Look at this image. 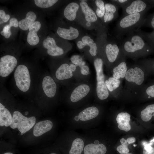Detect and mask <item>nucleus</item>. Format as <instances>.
Segmentation results:
<instances>
[{
    "label": "nucleus",
    "mask_w": 154,
    "mask_h": 154,
    "mask_svg": "<svg viewBox=\"0 0 154 154\" xmlns=\"http://www.w3.org/2000/svg\"><path fill=\"white\" fill-rule=\"evenodd\" d=\"M99 113L98 109L94 106L87 108L81 111L79 114L80 119L84 121L93 119L96 117Z\"/></svg>",
    "instance_id": "nucleus-20"
},
{
    "label": "nucleus",
    "mask_w": 154,
    "mask_h": 154,
    "mask_svg": "<svg viewBox=\"0 0 154 154\" xmlns=\"http://www.w3.org/2000/svg\"><path fill=\"white\" fill-rule=\"evenodd\" d=\"M79 8L78 4L76 3H69L64 9V17L68 20L73 21L76 17V13Z\"/></svg>",
    "instance_id": "nucleus-23"
},
{
    "label": "nucleus",
    "mask_w": 154,
    "mask_h": 154,
    "mask_svg": "<svg viewBox=\"0 0 154 154\" xmlns=\"http://www.w3.org/2000/svg\"><path fill=\"white\" fill-rule=\"evenodd\" d=\"M146 91L147 94L149 96L154 97V84L149 86Z\"/></svg>",
    "instance_id": "nucleus-40"
},
{
    "label": "nucleus",
    "mask_w": 154,
    "mask_h": 154,
    "mask_svg": "<svg viewBox=\"0 0 154 154\" xmlns=\"http://www.w3.org/2000/svg\"><path fill=\"white\" fill-rule=\"evenodd\" d=\"M139 29L127 34L120 44L121 50L131 55H146L154 51L140 33Z\"/></svg>",
    "instance_id": "nucleus-1"
},
{
    "label": "nucleus",
    "mask_w": 154,
    "mask_h": 154,
    "mask_svg": "<svg viewBox=\"0 0 154 154\" xmlns=\"http://www.w3.org/2000/svg\"><path fill=\"white\" fill-rule=\"evenodd\" d=\"M84 142L81 139L77 138L73 141L69 154H81L84 149Z\"/></svg>",
    "instance_id": "nucleus-25"
},
{
    "label": "nucleus",
    "mask_w": 154,
    "mask_h": 154,
    "mask_svg": "<svg viewBox=\"0 0 154 154\" xmlns=\"http://www.w3.org/2000/svg\"><path fill=\"white\" fill-rule=\"evenodd\" d=\"M95 3L96 7V13L97 16L100 18H103L105 13V4L102 0H96Z\"/></svg>",
    "instance_id": "nucleus-28"
},
{
    "label": "nucleus",
    "mask_w": 154,
    "mask_h": 154,
    "mask_svg": "<svg viewBox=\"0 0 154 154\" xmlns=\"http://www.w3.org/2000/svg\"><path fill=\"white\" fill-rule=\"evenodd\" d=\"M129 144H131L134 143L135 141V138L134 137H129L126 140Z\"/></svg>",
    "instance_id": "nucleus-45"
},
{
    "label": "nucleus",
    "mask_w": 154,
    "mask_h": 154,
    "mask_svg": "<svg viewBox=\"0 0 154 154\" xmlns=\"http://www.w3.org/2000/svg\"><path fill=\"white\" fill-rule=\"evenodd\" d=\"M127 71V67L125 62H120L118 65L113 69V77L119 79L125 77Z\"/></svg>",
    "instance_id": "nucleus-24"
},
{
    "label": "nucleus",
    "mask_w": 154,
    "mask_h": 154,
    "mask_svg": "<svg viewBox=\"0 0 154 154\" xmlns=\"http://www.w3.org/2000/svg\"><path fill=\"white\" fill-rule=\"evenodd\" d=\"M94 64L96 74L97 95L100 100H105L108 97L109 92L104 81L105 76L103 70V60L101 58H97L95 60Z\"/></svg>",
    "instance_id": "nucleus-5"
},
{
    "label": "nucleus",
    "mask_w": 154,
    "mask_h": 154,
    "mask_svg": "<svg viewBox=\"0 0 154 154\" xmlns=\"http://www.w3.org/2000/svg\"><path fill=\"white\" fill-rule=\"evenodd\" d=\"M86 26H88V27L90 26L91 25V23L89 22H87L86 23Z\"/></svg>",
    "instance_id": "nucleus-51"
},
{
    "label": "nucleus",
    "mask_w": 154,
    "mask_h": 154,
    "mask_svg": "<svg viewBox=\"0 0 154 154\" xmlns=\"http://www.w3.org/2000/svg\"><path fill=\"white\" fill-rule=\"evenodd\" d=\"M151 8V6L147 0H131L122 8V17L136 13H147Z\"/></svg>",
    "instance_id": "nucleus-6"
},
{
    "label": "nucleus",
    "mask_w": 154,
    "mask_h": 154,
    "mask_svg": "<svg viewBox=\"0 0 154 154\" xmlns=\"http://www.w3.org/2000/svg\"><path fill=\"white\" fill-rule=\"evenodd\" d=\"M80 5L86 21L92 23L95 22L97 21V17L95 13L89 7L86 2L81 1Z\"/></svg>",
    "instance_id": "nucleus-21"
},
{
    "label": "nucleus",
    "mask_w": 154,
    "mask_h": 154,
    "mask_svg": "<svg viewBox=\"0 0 154 154\" xmlns=\"http://www.w3.org/2000/svg\"><path fill=\"white\" fill-rule=\"evenodd\" d=\"M53 126V123L49 120L40 121L35 125L33 133V135L36 137H39L50 131Z\"/></svg>",
    "instance_id": "nucleus-12"
},
{
    "label": "nucleus",
    "mask_w": 154,
    "mask_h": 154,
    "mask_svg": "<svg viewBox=\"0 0 154 154\" xmlns=\"http://www.w3.org/2000/svg\"><path fill=\"white\" fill-rule=\"evenodd\" d=\"M12 117L9 110L1 103H0V125L10 126L12 122Z\"/></svg>",
    "instance_id": "nucleus-18"
},
{
    "label": "nucleus",
    "mask_w": 154,
    "mask_h": 154,
    "mask_svg": "<svg viewBox=\"0 0 154 154\" xmlns=\"http://www.w3.org/2000/svg\"><path fill=\"white\" fill-rule=\"evenodd\" d=\"M17 60L14 56L7 54L0 59V76L2 78L8 76L17 67Z\"/></svg>",
    "instance_id": "nucleus-7"
},
{
    "label": "nucleus",
    "mask_w": 154,
    "mask_h": 154,
    "mask_svg": "<svg viewBox=\"0 0 154 154\" xmlns=\"http://www.w3.org/2000/svg\"><path fill=\"white\" fill-rule=\"evenodd\" d=\"M82 41L85 46H90V48L96 45V43L94 42V40L88 36H84L82 38Z\"/></svg>",
    "instance_id": "nucleus-35"
},
{
    "label": "nucleus",
    "mask_w": 154,
    "mask_h": 154,
    "mask_svg": "<svg viewBox=\"0 0 154 154\" xmlns=\"http://www.w3.org/2000/svg\"><path fill=\"white\" fill-rule=\"evenodd\" d=\"M5 12L2 10H0V19H3L6 15Z\"/></svg>",
    "instance_id": "nucleus-46"
},
{
    "label": "nucleus",
    "mask_w": 154,
    "mask_h": 154,
    "mask_svg": "<svg viewBox=\"0 0 154 154\" xmlns=\"http://www.w3.org/2000/svg\"><path fill=\"white\" fill-rule=\"evenodd\" d=\"M119 44L116 42H109L106 44L105 52L107 58L111 63L114 62L118 58L120 50Z\"/></svg>",
    "instance_id": "nucleus-11"
},
{
    "label": "nucleus",
    "mask_w": 154,
    "mask_h": 154,
    "mask_svg": "<svg viewBox=\"0 0 154 154\" xmlns=\"http://www.w3.org/2000/svg\"><path fill=\"white\" fill-rule=\"evenodd\" d=\"M139 31L147 42L154 50V30L151 32H144L140 29Z\"/></svg>",
    "instance_id": "nucleus-29"
},
{
    "label": "nucleus",
    "mask_w": 154,
    "mask_h": 154,
    "mask_svg": "<svg viewBox=\"0 0 154 154\" xmlns=\"http://www.w3.org/2000/svg\"><path fill=\"white\" fill-rule=\"evenodd\" d=\"M50 154H57L54 153H50Z\"/></svg>",
    "instance_id": "nucleus-54"
},
{
    "label": "nucleus",
    "mask_w": 154,
    "mask_h": 154,
    "mask_svg": "<svg viewBox=\"0 0 154 154\" xmlns=\"http://www.w3.org/2000/svg\"><path fill=\"white\" fill-rule=\"evenodd\" d=\"M149 62L152 64L154 68V60L150 61Z\"/></svg>",
    "instance_id": "nucleus-50"
},
{
    "label": "nucleus",
    "mask_w": 154,
    "mask_h": 154,
    "mask_svg": "<svg viewBox=\"0 0 154 154\" xmlns=\"http://www.w3.org/2000/svg\"><path fill=\"white\" fill-rule=\"evenodd\" d=\"M39 40L37 32H29L27 37V41L29 44L32 46L36 45L39 42Z\"/></svg>",
    "instance_id": "nucleus-31"
},
{
    "label": "nucleus",
    "mask_w": 154,
    "mask_h": 154,
    "mask_svg": "<svg viewBox=\"0 0 154 154\" xmlns=\"http://www.w3.org/2000/svg\"><path fill=\"white\" fill-rule=\"evenodd\" d=\"M36 18L37 16L34 12L31 11L28 12L26 15L25 18L19 22V28L24 31L28 30L35 21Z\"/></svg>",
    "instance_id": "nucleus-22"
},
{
    "label": "nucleus",
    "mask_w": 154,
    "mask_h": 154,
    "mask_svg": "<svg viewBox=\"0 0 154 154\" xmlns=\"http://www.w3.org/2000/svg\"><path fill=\"white\" fill-rule=\"evenodd\" d=\"M70 60L76 66H79L80 67L85 65V61L83 60L81 56L78 55L72 56L70 58Z\"/></svg>",
    "instance_id": "nucleus-33"
},
{
    "label": "nucleus",
    "mask_w": 154,
    "mask_h": 154,
    "mask_svg": "<svg viewBox=\"0 0 154 154\" xmlns=\"http://www.w3.org/2000/svg\"><path fill=\"white\" fill-rule=\"evenodd\" d=\"M56 32L60 37L68 40L74 39L78 37L79 35L78 29L71 26L69 29L58 27Z\"/></svg>",
    "instance_id": "nucleus-15"
},
{
    "label": "nucleus",
    "mask_w": 154,
    "mask_h": 154,
    "mask_svg": "<svg viewBox=\"0 0 154 154\" xmlns=\"http://www.w3.org/2000/svg\"><path fill=\"white\" fill-rule=\"evenodd\" d=\"M84 154H105L107 151L106 146L102 143H90L86 145L84 149Z\"/></svg>",
    "instance_id": "nucleus-19"
},
{
    "label": "nucleus",
    "mask_w": 154,
    "mask_h": 154,
    "mask_svg": "<svg viewBox=\"0 0 154 154\" xmlns=\"http://www.w3.org/2000/svg\"><path fill=\"white\" fill-rule=\"evenodd\" d=\"M42 92L47 97H53L55 95L57 86L53 79L50 76L46 75L43 78L41 82Z\"/></svg>",
    "instance_id": "nucleus-8"
},
{
    "label": "nucleus",
    "mask_w": 154,
    "mask_h": 154,
    "mask_svg": "<svg viewBox=\"0 0 154 154\" xmlns=\"http://www.w3.org/2000/svg\"><path fill=\"white\" fill-rule=\"evenodd\" d=\"M105 84L107 89L112 92L118 88L120 84V81L113 77H110L108 80L105 81Z\"/></svg>",
    "instance_id": "nucleus-27"
},
{
    "label": "nucleus",
    "mask_w": 154,
    "mask_h": 154,
    "mask_svg": "<svg viewBox=\"0 0 154 154\" xmlns=\"http://www.w3.org/2000/svg\"><path fill=\"white\" fill-rule=\"evenodd\" d=\"M144 73L141 69L138 67L131 68L127 70L125 79L129 82H133L140 85L144 80Z\"/></svg>",
    "instance_id": "nucleus-9"
},
{
    "label": "nucleus",
    "mask_w": 154,
    "mask_h": 154,
    "mask_svg": "<svg viewBox=\"0 0 154 154\" xmlns=\"http://www.w3.org/2000/svg\"><path fill=\"white\" fill-rule=\"evenodd\" d=\"M130 115L126 112H121L117 116L116 120L118 123V127L120 129L128 131L131 129L129 123Z\"/></svg>",
    "instance_id": "nucleus-16"
},
{
    "label": "nucleus",
    "mask_w": 154,
    "mask_h": 154,
    "mask_svg": "<svg viewBox=\"0 0 154 154\" xmlns=\"http://www.w3.org/2000/svg\"><path fill=\"white\" fill-rule=\"evenodd\" d=\"M42 44L43 47L47 49V53L50 55L58 56L64 53L63 50L56 45L55 40L52 37H48L44 39Z\"/></svg>",
    "instance_id": "nucleus-10"
},
{
    "label": "nucleus",
    "mask_w": 154,
    "mask_h": 154,
    "mask_svg": "<svg viewBox=\"0 0 154 154\" xmlns=\"http://www.w3.org/2000/svg\"><path fill=\"white\" fill-rule=\"evenodd\" d=\"M55 76L58 80H62L70 78L73 76V73L70 66L64 63L57 69L55 72Z\"/></svg>",
    "instance_id": "nucleus-17"
},
{
    "label": "nucleus",
    "mask_w": 154,
    "mask_h": 154,
    "mask_svg": "<svg viewBox=\"0 0 154 154\" xmlns=\"http://www.w3.org/2000/svg\"><path fill=\"white\" fill-rule=\"evenodd\" d=\"M77 45L78 48L80 49L83 48L85 46L83 42L80 40L77 43Z\"/></svg>",
    "instance_id": "nucleus-44"
},
{
    "label": "nucleus",
    "mask_w": 154,
    "mask_h": 154,
    "mask_svg": "<svg viewBox=\"0 0 154 154\" xmlns=\"http://www.w3.org/2000/svg\"><path fill=\"white\" fill-rule=\"evenodd\" d=\"M130 0H112L113 3L117 5L118 7L123 8L130 1Z\"/></svg>",
    "instance_id": "nucleus-38"
},
{
    "label": "nucleus",
    "mask_w": 154,
    "mask_h": 154,
    "mask_svg": "<svg viewBox=\"0 0 154 154\" xmlns=\"http://www.w3.org/2000/svg\"><path fill=\"white\" fill-rule=\"evenodd\" d=\"M133 145L134 147H135L137 145H135V144H133Z\"/></svg>",
    "instance_id": "nucleus-53"
},
{
    "label": "nucleus",
    "mask_w": 154,
    "mask_h": 154,
    "mask_svg": "<svg viewBox=\"0 0 154 154\" xmlns=\"http://www.w3.org/2000/svg\"><path fill=\"white\" fill-rule=\"evenodd\" d=\"M90 91L89 86L86 84H82L76 87L72 92L70 99L73 102L78 101L85 97Z\"/></svg>",
    "instance_id": "nucleus-13"
},
{
    "label": "nucleus",
    "mask_w": 154,
    "mask_h": 154,
    "mask_svg": "<svg viewBox=\"0 0 154 154\" xmlns=\"http://www.w3.org/2000/svg\"><path fill=\"white\" fill-rule=\"evenodd\" d=\"M36 120L35 116L27 117L20 112L15 111L13 113L12 123L10 126L13 129L17 128L21 134H24L33 127Z\"/></svg>",
    "instance_id": "nucleus-4"
},
{
    "label": "nucleus",
    "mask_w": 154,
    "mask_h": 154,
    "mask_svg": "<svg viewBox=\"0 0 154 154\" xmlns=\"http://www.w3.org/2000/svg\"><path fill=\"white\" fill-rule=\"evenodd\" d=\"M105 12L104 17V23L110 22L118 16V7L112 3L105 4Z\"/></svg>",
    "instance_id": "nucleus-14"
},
{
    "label": "nucleus",
    "mask_w": 154,
    "mask_h": 154,
    "mask_svg": "<svg viewBox=\"0 0 154 154\" xmlns=\"http://www.w3.org/2000/svg\"><path fill=\"white\" fill-rule=\"evenodd\" d=\"M146 13H136L122 17L117 22L115 29L118 39L121 40L125 35L143 26Z\"/></svg>",
    "instance_id": "nucleus-2"
},
{
    "label": "nucleus",
    "mask_w": 154,
    "mask_h": 154,
    "mask_svg": "<svg viewBox=\"0 0 154 154\" xmlns=\"http://www.w3.org/2000/svg\"><path fill=\"white\" fill-rule=\"evenodd\" d=\"M153 116H154V104L148 105L141 112V117L144 121H149Z\"/></svg>",
    "instance_id": "nucleus-26"
},
{
    "label": "nucleus",
    "mask_w": 154,
    "mask_h": 154,
    "mask_svg": "<svg viewBox=\"0 0 154 154\" xmlns=\"http://www.w3.org/2000/svg\"><path fill=\"white\" fill-rule=\"evenodd\" d=\"M3 154H13L12 153H11V152H7Z\"/></svg>",
    "instance_id": "nucleus-52"
},
{
    "label": "nucleus",
    "mask_w": 154,
    "mask_h": 154,
    "mask_svg": "<svg viewBox=\"0 0 154 154\" xmlns=\"http://www.w3.org/2000/svg\"><path fill=\"white\" fill-rule=\"evenodd\" d=\"M132 154L130 153H125V154Z\"/></svg>",
    "instance_id": "nucleus-55"
},
{
    "label": "nucleus",
    "mask_w": 154,
    "mask_h": 154,
    "mask_svg": "<svg viewBox=\"0 0 154 154\" xmlns=\"http://www.w3.org/2000/svg\"><path fill=\"white\" fill-rule=\"evenodd\" d=\"M14 78L15 85L21 92L29 91L32 84V75L30 70L25 65H18L14 71Z\"/></svg>",
    "instance_id": "nucleus-3"
},
{
    "label": "nucleus",
    "mask_w": 154,
    "mask_h": 154,
    "mask_svg": "<svg viewBox=\"0 0 154 154\" xmlns=\"http://www.w3.org/2000/svg\"><path fill=\"white\" fill-rule=\"evenodd\" d=\"M80 68H81V73L82 74L87 75L89 74V68L87 66L85 65Z\"/></svg>",
    "instance_id": "nucleus-41"
},
{
    "label": "nucleus",
    "mask_w": 154,
    "mask_h": 154,
    "mask_svg": "<svg viewBox=\"0 0 154 154\" xmlns=\"http://www.w3.org/2000/svg\"><path fill=\"white\" fill-rule=\"evenodd\" d=\"M12 27L9 24L5 26L0 33L6 38H9L11 34L10 28Z\"/></svg>",
    "instance_id": "nucleus-36"
},
{
    "label": "nucleus",
    "mask_w": 154,
    "mask_h": 154,
    "mask_svg": "<svg viewBox=\"0 0 154 154\" xmlns=\"http://www.w3.org/2000/svg\"><path fill=\"white\" fill-rule=\"evenodd\" d=\"M9 24L12 27H17L19 26V22H18L17 19L15 18H11L10 20Z\"/></svg>",
    "instance_id": "nucleus-42"
},
{
    "label": "nucleus",
    "mask_w": 154,
    "mask_h": 154,
    "mask_svg": "<svg viewBox=\"0 0 154 154\" xmlns=\"http://www.w3.org/2000/svg\"><path fill=\"white\" fill-rule=\"evenodd\" d=\"M69 66L72 72H74L75 70L76 66L74 64H71Z\"/></svg>",
    "instance_id": "nucleus-47"
},
{
    "label": "nucleus",
    "mask_w": 154,
    "mask_h": 154,
    "mask_svg": "<svg viewBox=\"0 0 154 154\" xmlns=\"http://www.w3.org/2000/svg\"><path fill=\"white\" fill-rule=\"evenodd\" d=\"M121 144L117 148V150L121 154H125L129 152V150L128 147V143L126 140L122 138L120 140Z\"/></svg>",
    "instance_id": "nucleus-32"
},
{
    "label": "nucleus",
    "mask_w": 154,
    "mask_h": 154,
    "mask_svg": "<svg viewBox=\"0 0 154 154\" xmlns=\"http://www.w3.org/2000/svg\"><path fill=\"white\" fill-rule=\"evenodd\" d=\"M143 154H154V148L148 145H145Z\"/></svg>",
    "instance_id": "nucleus-39"
},
{
    "label": "nucleus",
    "mask_w": 154,
    "mask_h": 154,
    "mask_svg": "<svg viewBox=\"0 0 154 154\" xmlns=\"http://www.w3.org/2000/svg\"><path fill=\"white\" fill-rule=\"evenodd\" d=\"M10 18V16L8 14H7L2 19H0V24L3 23L7 22Z\"/></svg>",
    "instance_id": "nucleus-43"
},
{
    "label": "nucleus",
    "mask_w": 154,
    "mask_h": 154,
    "mask_svg": "<svg viewBox=\"0 0 154 154\" xmlns=\"http://www.w3.org/2000/svg\"><path fill=\"white\" fill-rule=\"evenodd\" d=\"M41 24L38 21H35L31 26L29 29V31L37 32L41 27Z\"/></svg>",
    "instance_id": "nucleus-37"
},
{
    "label": "nucleus",
    "mask_w": 154,
    "mask_h": 154,
    "mask_svg": "<svg viewBox=\"0 0 154 154\" xmlns=\"http://www.w3.org/2000/svg\"><path fill=\"white\" fill-rule=\"evenodd\" d=\"M152 8L154 7V0H147Z\"/></svg>",
    "instance_id": "nucleus-48"
},
{
    "label": "nucleus",
    "mask_w": 154,
    "mask_h": 154,
    "mask_svg": "<svg viewBox=\"0 0 154 154\" xmlns=\"http://www.w3.org/2000/svg\"><path fill=\"white\" fill-rule=\"evenodd\" d=\"M79 119H79L78 116H76L74 117V119L76 121H78Z\"/></svg>",
    "instance_id": "nucleus-49"
},
{
    "label": "nucleus",
    "mask_w": 154,
    "mask_h": 154,
    "mask_svg": "<svg viewBox=\"0 0 154 154\" xmlns=\"http://www.w3.org/2000/svg\"><path fill=\"white\" fill-rule=\"evenodd\" d=\"M143 26L154 29V12L145 17Z\"/></svg>",
    "instance_id": "nucleus-34"
},
{
    "label": "nucleus",
    "mask_w": 154,
    "mask_h": 154,
    "mask_svg": "<svg viewBox=\"0 0 154 154\" xmlns=\"http://www.w3.org/2000/svg\"><path fill=\"white\" fill-rule=\"evenodd\" d=\"M58 0H35L34 2L38 7L42 8H47L51 7Z\"/></svg>",
    "instance_id": "nucleus-30"
}]
</instances>
